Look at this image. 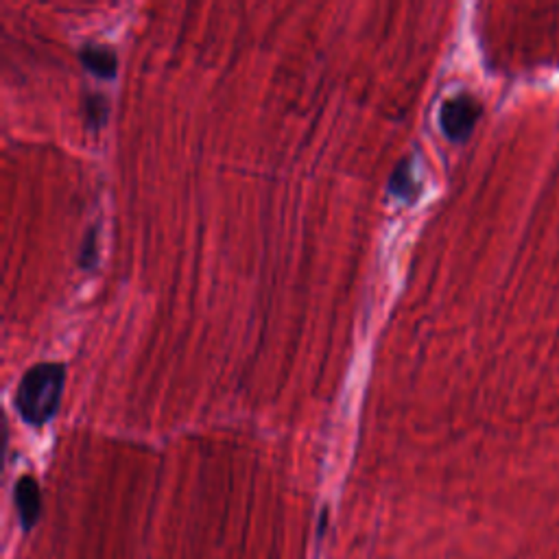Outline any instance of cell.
<instances>
[{
  "mask_svg": "<svg viewBox=\"0 0 559 559\" xmlns=\"http://www.w3.org/2000/svg\"><path fill=\"white\" fill-rule=\"evenodd\" d=\"M66 385L61 363H38L24 372L15 391V411L29 426H44L60 411Z\"/></svg>",
  "mask_w": 559,
  "mask_h": 559,
  "instance_id": "1",
  "label": "cell"
},
{
  "mask_svg": "<svg viewBox=\"0 0 559 559\" xmlns=\"http://www.w3.org/2000/svg\"><path fill=\"white\" fill-rule=\"evenodd\" d=\"M480 116V106L470 94H457L443 101L440 109V127L454 143H463L470 138L474 125Z\"/></svg>",
  "mask_w": 559,
  "mask_h": 559,
  "instance_id": "2",
  "label": "cell"
},
{
  "mask_svg": "<svg viewBox=\"0 0 559 559\" xmlns=\"http://www.w3.org/2000/svg\"><path fill=\"white\" fill-rule=\"evenodd\" d=\"M15 509H18V518L23 531H31L38 525L42 514V492L38 480L33 477H23L14 488Z\"/></svg>",
  "mask_w": 559,
  "mask_h": 559,
  "instance_id": "3",
  "label": "cell"
},
{
  "mask_svg": "<svg viewBox=\"0 0 559 559\" xmlns=\"http://www.w3.org/2000/svg\"><path fill=\"white\" fill-rule=\"evenodd\" d=\"M79 60L90 70L92 75L101 77V79H112L118 70V55L114 53L112 46L98 44V42H88L79 49Z\"/></svg>",
  "mask_w": 559,
  "mask_h": 559,
  "instance_id": "4",
  "label": "cell"
},
{
  "mask_svg": "<svg viewBox=\"0 0 559 559\" xmlns=\"http://www.w3.org/2000/svg\"><path fill=\"white\" fill-rule=\"evenodd\" d=\"M387 188H389L391 195L400 197V200H405V201L415 200L417 192H420V184H417L415 175H413V164L409 158H402L398 164H396Z\"/></svg>",
  "mask_w": 559,
  "mask_h": 559,
  "instance_id": "5",
  "label": "cell"
},
{
  "mask_svg": "<svg viewBox=\"0 0 559 559\" xmlns=\"http://www.w3.org/2000/svg\"><path fill=\"white\" fill-rule=\"evenodd\" d=\"M86 120L92 129L101 127L107 118V98L103 94H88L86 101Z\"/></svg>",
  "mask_w": 559,
  "mask_h": 559,
  "instance_id": "6",
  "label": "cell"
},
{
  "mask_svg": "<svg viewBox=\"0 0 559 559\" xmlns=\"http://www.w3.org/2000/svg\"><path fill=\"white\" fill-rule=\"evenodd\" d=\"M94 237H97V232L92 229L90 237H86V240H83L81 256H79L81 266H92L94 260H97V240H94Z\"/></svg>",
  "mask_w": 559,
  "mask_h": 559,
  "instance_id": "7",
  "label": "cell"
}]
</instances>
